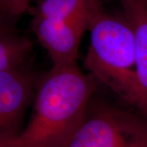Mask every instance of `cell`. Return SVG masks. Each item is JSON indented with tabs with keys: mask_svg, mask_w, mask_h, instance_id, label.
I'll use <instances>...</instances> for the list:
<instances>
[{
	"mask_svg": "<svg viewBox=\"0 0 147 147\" xmlns=\"http://www.w3.org/2000/svg\"><path fill=\"white\" fill-rule=\"evenodd\" d=\"M146 3H147V0H146Z\"/></svg>",
	"mask_w": 147,
	"mask_h": 147,
	"instance_id": "7c38bea8",
	"label": "cell"
},
{
	"mask_svg": "<svg viewBox=\"0 0 147 147\" xmlns=\"http://www.w3.org/2000/svg\"><path fill=\"white\" fill-rule=\"evenodd\" d=\"M93 90L77 63L53 65L38 86L30 120L14 137L15 147H63L84 120Z\"/></svg>",
	"mask_w": 147,
	"mask_h": 147,
	"instance_id": "6da1fadb",
	"label": "cell"
},
{
	"mask_svg": "<svg viewBox=\"0 0 147 147\" xmlns=\"http://www.w3.org/2000/svg\"><path fill=\"white\" fill-rule=\"evenodd\" d=\"M63 147H147V117L107 104L88 107Z\"/></svg>",
	"mask_w": 147,
	"mask_h": 147,
	"instance_id": "3957f363",
	"label": "cell"
},
{
	"mask_svg": "<svg viewBox=\"0 0 147 147\" xmlns=\"http://www.w3.org/2000/svg\"><path fill=\"white\" fill-rule=\"evenodd\" d=\"M34 85L33 74L22 65L0 73V136L18 133Z\"/></svg>",
	"mask_w": 147,
	"mask_h": 147,
	"instance_id": "5b68a950",
	"label": "cell"
},
{
	"mask_svg": "<svg viewBox=\"0 0 147 147\" xmlns=\"http://www.w3.org/2000/svg\"><path fill=\"white\" fill-rule=\"evenodd\" d=\"M32 49L27 38L11 34L0 27V73L22 65Z\"/></svg>",
	"mask_w": 147,
	"mask_h": 147,
	"instance_id": "ba28073f",
	"label": "cell"
},
{
	"mask_svg": "<svg viewBox=\"0 0 147 147\" xmlns=\"http://www.w3.org/2000/svg\"><path fill=\"white\" fill-rule=\"evenodd\" d=\"M16 134H8L0 136V147H15L14 137Z\"/></svg>",
	"mask_w": 147,
	"mask_h": 147,
	"instance_id": "30bf717a",
	"label": "cell"
},
{
	"mask_svg": "<svg viewBox=\"0 0 147 147\" xmlns=\"http://www.w3.org/2000/svg\"><path fill=\"white\" fill-rule=\"evenodd\" d=\"M31 2L32 0H1L0 11L10 16H21L30 8Z\"/></svg>",
	"mask_w": 147,
	"mask_h": 147,
	"instance_id": "9c48e42d",
	"label": "cell"
},
{
	"mask_svg": "<svg viewBox=\"0 0 147 147\" xmlns=\"http://www.w3.org/2000/svg\"><path fill=\"white\" fill-rule=\"evenodd\" d=\"M88 28L79 21L35 16L32 20V30L48 53L53 66L77 63L81 39Z\"/></svg>",
	"mask_w": 147,
	"mask_h": 147,
	"instance_id": "277c9868",
	"label": "cell"
},
{
	"mask_svg": "<svg viewBox=\"0 0 147 147\" xmlns=\"http://www.w3.org/2000/svg\"><path fill=\"white\" fill-rule=\"evenodd\" d=\"M88 31L85 67L129 103L136 84V44L130 22L123 14L118 16L100 8L91 19Z\"/></svg>",
	"mask_w": 147,
	"mask_h": 147,
	"instance_id": "7a4b0ae2",
	"label": "cell"
},
{
	"mask_svg": "<svg viewBox=\"0 0 147 147\" xmlns=\"http://www.w3.org/2000/svg\"><path fill=\"white\" fill-rule=\"evenodd\" d=\"M0 13H1V12H0Z\"/></svg>",
	"mask_w": 147,
	"mask_h": 147,
	"instance_id": "4fadbf2b",
	"label": "cell"
},
{
	"mask_svg": "<svg viewBox=\"0 0 147 147\" xmlns=\"http://www.w3.org/2000/svg\"><path fill=\"white\" fill-rule=\"evenodd\" d=\"M119 1L133 29L136 44V84L128 104L147 117V3L146 0Z\"/></svg>",
	"mask_w": 147,
	"mask_h": 147,
	"instance_id": "8992f818",
	"label": "cell"
},
{
	"mask_svg": "<svg viewBox=\"0 0 147 147\" xmlns=\"http://www.w3.org/2000/svg\"><path fill=\"white\" fill-rule=\"evenodd\" d=\"M102 0H42L34 16L79 21L89 26L92 16L100 10Z\"/></svg>",
	"mask_w": 147,
	"mask_h": 147,
	"instance_id": "52a82bcc",
	"label": "cell"
},
{
	"mask_svg": "<svg viewBox=\"0 0 147 147\" xmlns=\"http://www.w3.org/2000/svg\"><path fill=\"white\" fill-rule=\"evenodd\" d=\"M0 1H1V0H0ZM0 12H1V11H0ZM1 13H2V12H1Z\"/></svg>",
	"mask_w": 147,
	"mask_h": 147,
	"instance_id": "8fae6325",
	"label": "cell"
}]
</instances>
